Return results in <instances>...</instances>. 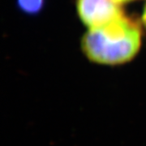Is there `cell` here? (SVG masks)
Returning a JSON list of instances; mask_svg holds the SVG:
<instances>
[{
    "mask_svg": "<svg viewBox=\"0 0 146 146\" xmlns=\"http://www.w3.org/2000/svg\"><path fill=\"white\" fill-rule=\"evenodd\" d=\"M115 4L121 6L123 4H126V3H129L131 2H133L134 0H112Z\"/></svg>",
    "mask_w": 146,
    "mask_h": 146,
    "instance_id": "obj_4",
    "label": "cell"
},
{
    "mask_svg": "<svg viewBox=\"0 0 146 146\" xmlns=\"http://www.w3.org/2000/svg\"><path fill=\"white\" fill-rule=\"evenodd\" d=\"M76 7L80 20L89 29L103 27L124 14L112 0H76Z\"/></svg>",
    "mask_w": 146,
    "mask_h": 146,
    "instance_id": "obj_2",
    "label": "cell"
},
{
    "mask_svg": "<svg viewBox=\"0 0 146 146\" xmlns=\"http://www.w3.org/2000/svg\"><path fill=\"white\" fill-rule=\"evenodd\" d=\"M142 43V27L136 16L123 14L109 24L89 29L81 38L80 47L89 61L116 66L130 62Z\"/></svg>",
    "mask_w": 146,
    "mask_h": 146,
    "instance_id": "obj_1",
    "label": "cell"
},
{
    "mask_svg": "<svg viewBox=\"0 0 146 146\" xmlns=\"http://www.w3.org/2000/svg\"><path fill=\"white\" fill-rule=\"evenodd\" d=\"M141 22H142L143 25L146 28V4L143 9V13H142V16H141Z\"/></svg>",
    "mask_w": 146,
    "mask_h": 146,
    "instance_id": "obj_5",
    "label": "cell"
},
{
    "mask_svg": "<svg viewBox=\"0 0 146 146\" xmlns=\"http://www.w3.org/2000/svg\"><path fill=\"white\" fill-rule=\"evenodd\" d=\"M45 3L46 0H16L18 9L29 16H35L40 13Z\"/></svg>",
    "mask_w": 146,
    "mask_h": 146,
    "instance_id": "obj_3",
    "label": "cell"
}]
</instances>
